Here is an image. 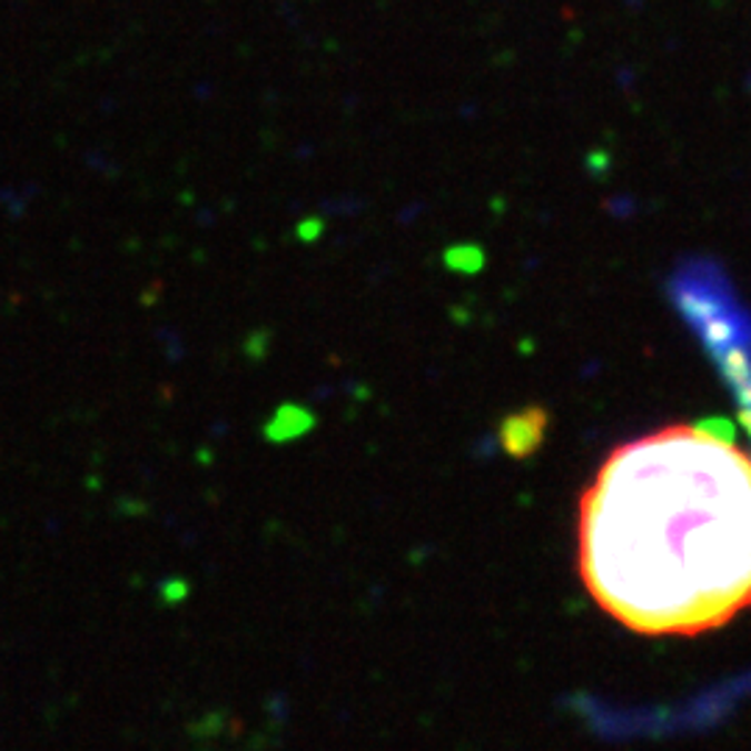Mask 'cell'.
<instances>
[{
  "label": "cell",
  "mask_w": 751,
  "mask_h": 751,
  "mask_svg": "<svg viewBox=\"0 0 751 751\" xmlns=\"http://www.w3.org/2000/svg\"><path fill=\"white\" fill-rule=\"evenodd\" d=\"M445 265H448L451 270L476 273L482 270L484 254L478 248H473V245H456V248L445 250Z\"/></svg>",
  "instance_id": "2"
},
{
  "label": "cell",
  "mask_w": 751,
  "mask_h": 751,
  "mask_svg": "<svg viewBox=\"0 0 751 751\" xmlns=\"http://www.w3.org/2000/svg\"><path fill=\"white\" fill-rule=\"evenodd\" d=\"M320 220H306L298 226V237L300 239H315L317 234H320Z\"/></svg>",
  "instance_id": "3"
},
{
  "label": "cell",
  "mask_w": 751,
  "mask_h": 751,
  "mask_svg": "<svg viewBox=\"0 0 751 751\" xmlns=\"http://www.w3.org/2000/svg\"><path fill=\"white\" fill-rule=\"evenodd\" d=\"M579 576L649 638H695L751 610V456L690 423L617 445L579 498Z\"/></svg>",
  "instance_id": "1"
}]
</instances>
